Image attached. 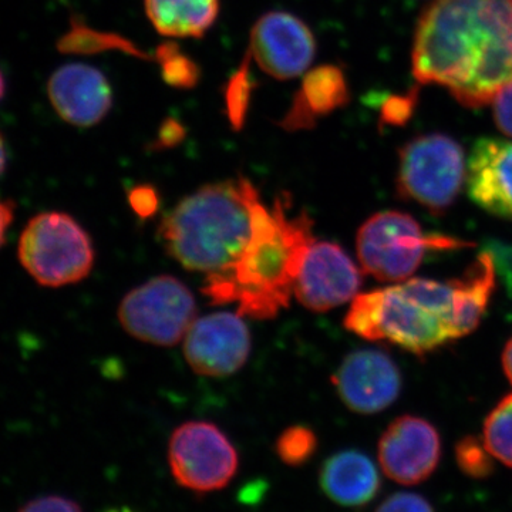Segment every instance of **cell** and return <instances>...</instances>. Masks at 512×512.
<instances>
[{
	"instance_id": "obj_36",
	"label": "cell",
	"mask_w": 512,
	"mask_h": 512,
	"mask_svg": "<svg viewBox=\"0 0 512 512\" xmlns=\"http://www.w3.org/2000/svg\"><path fill=\"white\" fill-rule=\"evenodd\" d=\"M5 92H6L5 77H3L2 72H0V100H2L3 96H5Z\"/></svg>"
},
{
	"instance_id": "obj_3",
	"label": "cell",
	"mask_w": 512,
	"mask_h": 512,
	"mask_svg": "<svg viewBox=\"0 0 512 512\" xmlns=\"http://www.w3.org/2000/svg\"><path fill=\"white\" fill-rule=\"evenodd\" d=\"M259 204V191L248 178L204 185L165 215L158 238L188 271L220 274L247 247Z\"/></svg>"
},
{
	"instance_id": "obj_4",
	"label": "cell",
	"mask_w": 512,
	"mask_h": 512,
	"mask_svg": "<svg viewBox=\"0 0 512 512\" xmlns=\"http://www.w3.org/2000/svg\"><path fill=\"white\" fill-rule=\"evenodd\" d=\"M343 325L370 342L387 340L413 355H427L458 339L453 285L416 278L360 293Z\"/></svg>"
},
{
	"instance_id": "obj_37",
	"label": "cell",
	"mask_w": 512,
	"mask_h": 512,
	"mask_svg": "<svg viewBox=\"0 0 512 512\" xmlns=\"http://www.w3.org/2000/svg\"><path fill=\"white\" fill-rule=\"evenodd\" d=\"M104 512H137V511L131 510V508H128V507H114V508H110V510H107Z\"/></svg>"
},
{
	"instance_id": "obj_15",
	"label": "cell",
	"mask_w": 512,
	"mask_h": 512,
	"mask_svg": "<svg viewBox=\"0 0 512 512\" xmlns=\"http://www.w3.org/2000/svg\"><path fill=\"white\" fill-rule=\"evenodd\" d=\"M47 96L56 113L76 127L96 126L113 107L109 80L89 64L70 63L57 69L47 83Z\"/></svg>"
},
{
	"instance_id": "obj_20",
	"label": "cell",
	"mask_w": 512,
	"mask_h": 512,
	"mask_svg": "<svg viewBox=\"0 0 512 512\" xmlns=\"http://www.w3.org/2000/svg\"><path fill=\"white\" fill-rule=\"evenodd\" d=\"M147 18L158 33L202 37L220 13V0H144Z\"/></svg>"
},
{
	"instance_id": "obj_2",
	"label": "cell",
	"mask_w": 512,
	"mask_h": 512,
	"mask_svg": "<svg viewBox=\"0 0 512 512\" xmlns=\"http://www.w3.org/2000/svg\"><path fill=\"white\" fill-rule=\"evenodd\" d=\"M288 194L274 208L256 207L251 239L234 265L205 278L202 293L212 305L237 303L238 313L274 319L288 308L303 261L316 238L308 212L291 217Z\"/></svg>"
},
{
	"instance_id": "obj_12",
	"label": "cell",
	"mask_w": 512,
	"mask_h": 512,
	"mask_svg": "<svg viewBox=\"0 0 512 512\" xmlns=\"http://www.w3.org/2000/svg\"><path fill=\"white\" fill-rule=\"evenodd\" d=\"M251 56L259 69L278 80L301 76L316 55L312 30L298 16L269 12L251 30Z\"/></svg>"
},
{
	"instance_id": "obj_35",
	"label": "cell",
	"mask_w": 512,
	"mask_h": 512,
	"mask_svg": "<svg viewBox=\"0 0 512 512\" xmlns=\"http://www.w3.org/2000/svg\"><path fill=\"white\" fill-rule=\"evenodd\" d=\"M6 163H8V153H6L5 140H3L2 134H0V175L5 173Z\"/></svg>"
},
{
	"instance_id": "obj_16",
	"label": "cell",
	"mask_w": 512,
	"mask_h": 512,
	"mask_svg": "<svg viewBox=\"0 0 512 512\" xmlns=\"http://www.w3.org/2000/svg\"><path fill=\"white\" fill-rule=\"evenodd\" d=\"M467 194L481 210L512 220V143L478 138L467 163Z\"/></svg>"
},
{
	"instance_id": "obj_9",
	"label": "cell",
	"mask_w": 512,
	"mask_h": 512,
	"mask_svg": "<svg viewBox=\"0 0 512 512\" xmlns=\"http://www.w3.org/2000/svg\"><path fill=\"white\" fill-rule=\"evenodd\" d=\"M168 463L178 485L202 494L227 487L239 464L234 444L208 421H188L174 430Z\"/></svg>"
},
{
	"instance_id": "obj_30",
	"label": "cell",
	"mask_w": 512,
	"mask_h": 512,
	"mask_svg": "<svg viewBox=\"0 0 512 512\" xmlns=\"http://www.w3.org/2000/svg\"><path fill=\"white\" fill-rule=\"evenodd\" d=\"M19 512H83L80 505L60 495H46L23 505Z\"/></svg>"
},
{
	"instance_id": "obj_32",
	"label": "cell",
	"mask_w": 512,
	"mask_h": 512,
	"mask_svg": "<svg viewBox=\"0 0 512 512\" xmlns=\"http://www.w3.org/2000/svg\"><path fill=\"white\" fill-rule=\"evenodd\" d=\"M184 138L183 126L173 119L165 121L160 130L156 148H170L177 146Z\"/></svg>"
},
{
	"instance_id": "obj_8",
	"label": "cell",
	"mask_w": 512,
	"mask_h": 512,
	"mask_svg": "<svg viewBox=\"0 0 512 512\" xmlns=\"http://www.w3.org/2000/svg\"><path fill=\"white\" fill-rule=\"evenodd\" d=\"M197 315L195 296L170 275L151 278L128 292L117 312L128 335L156 346H175L184 340Z\"/></svg>"
},
{
	"instance_id": "obj_26",
	"label": "cell",
	"mask_w": 512,
	"mask_h": 512,
	"mask_svg": "<svg viewBox=\"0 0 512 512\" xmlns=\"http://www.w3.org/2000/svg\"><path fill=\"white\" fill-rule=\"evenodd\" d=\"M417 103V92L404 94V96H392L384 101L382 106V119L383 124H389V126H402L407 123L410 117H412L414 106Z\"/></svg>"
},
{
	"instance_id": "obj_25",
	"label": "cell",
	"mask_w": 512,
	"mask_h": 512,
	"mask_svg": "<svg viewBox=\"0 0 512 512\" xmlns=\"http://www.w3.org/2000/svg\"><path fill=\"white\" fill-rule=\"evenodd\" d=\"M249 93H251V84H249L248 69L245 66L235 74L234 79H231L227 89L229 120H231L234 127L239 128L244 124L248 110Z\"/></svg>"
},
{
	"instance_id": "obj_18",
	"label": "cell",
	"mask_w": 512,
	"mask_h": 512,
	"mask_svg": "<svg viewBox=\"0 0 512 512\" xmlns=\"http://www.w3.org/2000/svg\"><path fill=\"white\" fill-rule=\"evenodd\" d=\"M349 100L348 80L342 67L323 64L306 74L281 126L289 131L309 130L320 117L342 109Z\"/></svg>"
},
{
	"instance_id": "obj_21",
	"label": "cell",
	"mask_w": 512,
	"mask_h": 512,
	"mask_svg": "<svg viewBox=\"0 0 512 512\" xmlns=\"http://www.w3.org/2000/svg\"><path fill=\"white\" fill-rule=\"evenodd\" d=\"M483 441L491 456L512 470V394L505 396L488 414Z\"/></svg>"
},
{
	"instance_id": "obj_13",
	"label": "cell",
	"mask_w": 512,
	"mask_h": 512,
	"mask_svg": "<svg viewBox=\"0 0 512 512\" xmlns=\"http://www.w3.org/2000/svg\"><path fill=\"white\" fill-rule=\"evenodd\" d=\"M440 458L439 431L421 417H399L380 437V467L394 483H424L439 467Z\"/></svg>"
},
{
	"instance_id": "obj_5",
	"label": "cell",
	"mask_w": 512,
	"mask_h": 512,
	"mask_svg": "<svg viewBox=\"0 0 512 512\" xmlns=\"http://www.w3.org/2000/svg\"><path fill=\"white\" fill-rule=\"evenodd\" d=\"M20 265L40 286L79 284L94 266V247L86 229L72 215L40 212L29 220L18 244Z\"/></svg>"
},
{
	"instance_id": "obj_24",
	"label": "cell",
	"mask_w": 512,
	"mask_h": 512,
	"mask_svg": "<svg viewBox=\"0 0 512 512\" xmlns=\"http://www.w3.org/2000/svg\"><path fill=\"white\" fill-rule=\"evenodd\" d=\"M157 57L163 69L164 80L171 86L192 89L200 80V67L190 57L180 53L177 46H161Z\"/></svg>"
},
{
	"instance_id": "obj_7",
	"label": "cell",
	"mask_w": 512,
	"mask_h": 512,
	"mask_svg": "<svg viewBox=\"0 0 512 512\" xmlns=\"http://www.w3.org/2000/svg\"><path fill=\"white\" fill-rule=\"evenodd\" d=\"M464 180L463 147L447 134H423L400 147L396 187L403 200L443 215L453 207Z\"/></svg>"
},
{
	"instance_id": "obj_19",
	"label": "cell",
	"mask_w": 512,
	"mask_h": 512,
	"mask_svg": "<svg viewBox=\"0 0 512 512\" xmlns=\"http://www.w3.org/2000/svg\"><path fill=\"white\" fill-rule=\"evenodd\" d=\"M493 256L481 252L460 278L453 279L454 328L458 338L474 332L480 325L495 288Z\"/></svg>"
},
{
	"instance_id": "obj_22",
	"label": "cell",
	"mask_w": 512,
	"mask_h": 512,
	"mask_svg": "<svg viewBox=\"0 0 512 512\" xmlns=\"http://www.w3.org/2000/svg\"><path fill=\"white\" fill-rule=\"evenodd\" d=\"M318 444L315 431L306 426H292L278 437L275 451L286 466L301 467L315 456Z\"/></svg>"
},
{
	"instance_id": "obj_11",
	"label": "cell",
	"mask_w": 512,
	"mask_h": 512,
	"mask_svg": "<svg viewBox=\"0 0 512 512\" xmlns=\"http://www.w3.org/2000/svg\"><path fill=\"white\" fill-rule=\"evenodd\" d=\"M362 288V272L336 242L315 241L303 261L293 296L303 308L328 312L352 301Z\"/></svg>"
},
{
	"instance_id": "obj_27",
	"label": "cell",
	"mask_w": 512,
	"mask_h": 512,
	"mask_svg": "<svg viewBox=\"0 0 512 512\" xmlns=\"http://www.w3.org/2000/svg\"><path fill=\"white\" fill-rule=\"evenodd\" d=\"M376 512H436L433 505L414 493H396L387 497Z\"/></svg>"
},
{
	"instance_id": "obj_33",
	"label": "cell",
	"mask_w": 512,
	"mask_h": 512,
	"mask_svg": "<svg viewBox=\"0 0 512 512\" xmlns=\"http://www.w3.org/2000/svg\"><path fill=\"white\" fill-rule=\"evenodd\" d=\"M13 218H15V205L10 201L0 200V248L5 244L6 234Z\"/></svg>"
},
{
	"instance_id": "obj_10",
	"label": "cell",
	"mask_w": 512,
	"mask_h": 512,
	"mask_svg": "<svg viewBox=\"0 0 512 512\" xmlns=\"http://www.w3.org/2000/svg\"><path fill=\"white\" fill-rule=\"evenodd\" d=\"M251 332L238 312H215L195 319L184 338V357L197 375L227 377L251 355Z\"/></svg>"
},
{
	"instance_id": "obj_29",
	"label": "cell",
	"mask_w": 512,
	"mask_h": 512,
	"mask_svg": "<svg viewBox=\"0 0 512 512\" xmlns=\"http://www.w3.org/2000/svg\"><path fill=\"white\" fill-rule=\"evenodd\" d=\"M128 201L138 217L144 218V220L154 217L160 207V197H158L156 188L147 184L134 187L128 195Z\"/></svg>"
},
{
	"instance_id": "obj_23",
	"label": "cell",
	"mask_w": 512,
	"mask_h": 512,
	"mask_svg": "<svg viewBox=\"0 0 512 512\" xmlns=\"http://www.w3.org/2000/svg\"><path fill=\"white\" fill-rule=\"evenodd\" d=\"M457 467L461 473L473 480H485L493 476L495 458L485 447L484 441L476 436L463 437L454 448Z\"/></svg>"
},
{
	"instance_id": "obj_34",
	"label": "cell",
	"mask_w": 512,
	"mask_h": 512,
	"mask_svg": "<svg viewBox=\"0 0 512 512\" xmlns=\"http://www.w3.org/2000/svg\"><path fill=\"white\" fill-rule=\"evenodd\" d=\"M503 367L505 375L512 384V338L508 340L503 352Z\"/></svg>"
},
{
	"instance_id": "obj_1",
	"label": "cell",
	"mask_w": 512,
	"mask_h": 512,
	"mask_svg": "<svg viewBox=\"0 0 512 512\" xmlns=\"http://www.w3.org/2000/svg\"><path fill=\"white\" fill-rule=\"evenodd\" d=\"M413 76L447 87L468 109L512 83V0H436L414 32Z\"/></svg>"
},
{
	"instance_id": "obj_6",
	"label": "cell",
	"mask_w": 512,
	"mask_h": 512,
	"mask_svg": "<svg viewBox=\"0 0 512 512\" xmlns=\"http://www.w3.org/2000/svg\"><path fill=\"white\" fill-rule=\"evenodd\" d=\"M468 247L460 239L426 234L412 215L382 211L360 227L357 258L366 274L377 281L397 282L412 276L431 251Z\"/></svg>"
},
{
	"instance_id": "obj_17",
	"label": "cell",
	"mask_w": 512,
	"mask_h": 512,
	"mask_svg": "<svg viewBox=\"0 0 512 512\" xmlns=\"http://www.w3.org/2000/svg\"><path fill=\"white\" fill-rule=\"evenodd\" d=\"M319 483L329 500L348 508L366 507L382 488L376 464L359 450H343L329 457L320 468Z\"/></svg>"
},
{
	"instance_id": "obj_31",
	"label": "cell",
	"mask_w": 512,
	"mask_h": 512,
	"mask_svg": "<svg viewBox=\"0 0 512 512\" xmlns=\"http://www.w3.org/2000/svg\"><path fill=\"white\" fill-rule=\"evenodd\" d=\"M494 120L501 133L512 137V83L498 92L493 100Z\"/></svg>"
},
{
	"instance_id": "obj_28",
	"label": "cell",
	"mask_w": 512,
	"mask_h": 512,
	"mask_svg": "<svg viewBox=\"0 0 512 512\" xmlns=\"http://www.w3.org/2000/svg\"><path fill=\"white\" fill-rule=\"evenodd\" d=\"M484 251L493 256L495 271L503 279L505 288L512 298V245L487 241L484 244Z\"/></svg>"
},
{
	"instance_id": "obj_14",
	"label": "cell",
	"mask_w": 512,
	"mask_h": 512,
	"mask_svg": "<svg viewBox=\"0 0 512 512\" xmlns=\"http://www.w3.org/2000/svg\"><path fill=\"white\" fill-rule=\"evenodd\" d=\"M332 383L345 406L360 414L380 413L392 406L403 384L392 357L377 349H360L346 356Z\"/></svg>"
}]
</instances>
